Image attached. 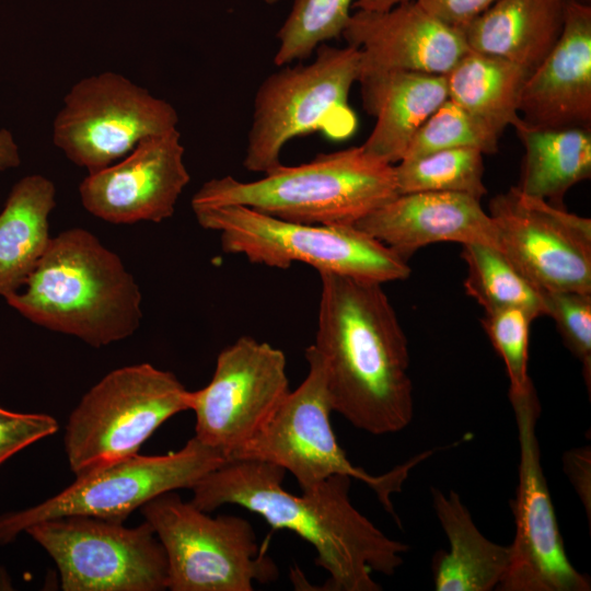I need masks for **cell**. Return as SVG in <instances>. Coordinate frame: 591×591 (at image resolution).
Segmentation results:
<instances>
[{
	"label": "cell",
	"mask_w": 591,
	"mask_h": 591,
	"mask_svg": "<svg viewBox=\"0 0 591 591\" xmlns=\"http://www.w3.org/2000/svg\"><path fill=\"white\" fill-rule=\"evenodd\" d=\"M357 228L405 260L433 243H483L499 248L495 223L480 200L460 193L401 194L360 219Z\"/></svg>",
	"instance_id": "cell-19"
},
{
	"label": "cell",
	"mask_w": 591,
	"mask_h": 591,
	"mask_svg": "<svg viewBox=\"0 0 591 591\" xmlns=\"http://www.w3.org/2000/svg\"><path fill=\"white\" fill-rule=\"evenodd\" d=\"M28 534L54 559L65 591L167 589L165 551L152 526L136 528L93 517L40 521Z\"/></svg>",
	"instance_id": "cell-11"
},
{
	"label": "cell",
	"mask_w": 591,
	"mask_h": 591,
	"mask_svg": "<svg viewBox=\"0 0 591 591\" xmlns=\"http://www.w3.org/2000/svg\"><path fill=\"white\" fill-rule=\"evenodd\" d=\"M569 0H498L459 26L470 50L511 61L531 73L563 32Z\"/></svg>",
	"instance_id": "cell-21"
},
{
	"label": "cell",
	"mask_w": 591,
	"mask_h": 591,
	"mask_svg": "<svg viewBox=\"0 0 591 591\" xmlns=\"http://www.w3.org/2000/svg\"><path fill=\"white\" fill-rule=\"evenodd\" d=\"M499 250L540 290L591 293V220L518 187L489 202Z\"/></svg>",
	"instance_id": "cell-15"
},
{
	"label": "cell",
	"mask_w": 591,
	"mask_h": 591,
	"mask_svg": "<svg viewBox=\"0 0 591 591\" xmlns=\"http://www.w3.org/2000/svg\"><path fill=\"white\" fill-rule=\"evenodd\" d=\"M408 0H355L352 8L357 10L384 11Z\"/></svg>",
	"instance_id": "cell-36"
},
{
	"label": "cell",
	"mask_w": 591,
	"mask_h": 591,
	"mask_svg": "<svg viewBox=\"0 0 591 591\" xmlns=\"http://www.w3.org/2000/svg\"><path fill=\"white\" fill-rule=\"evenodd\" d=\"M189 393L175 374L150 363L111 371L68 419L63 444L71 471L78 476L137 454L162 424L189 410Z\"/></svg>",
	"instance_id": "cell-8"
},
{
	"label": "cell",
	"mask_w": 591,
	"mask_h": 591,
	"mask_svg": "<svg viewBox=\"0 0 591 591\" xmlns=\"http://www.w3.org/2000/svg\"><path fill=\"white\" fill-rule=\"evenodd\" d=\"M4 299L31 322L96 348L131 336L142 317L132 275L81 228L51 237L23 290Z\"/></svg>",
	"instance_id": "cell-3"
},
{
	"label": "cell",
	"mask_w": 591,
	"mask_h": 591,
	"mask_svg": "<svg viewBox=\"0 0 591 591\" xmlns=\"http://www.w3.org/2000/svg\"><path fill=\"white\" fill-rule=\"evenodd\" d=\"M442 22L459 27L476 18L498 0H416Z\"/></svg>",
	"instance_id": "cell-34"
},
{
	"label": "cell",
	"mask_w": 591,
	"mask_h": 591,
	"mask_svg": "<svg viewBox=\"0 0 591 591\" xmlns=\"http://www.w3.org/2000/svg\"><path fill=\"white\" fill-rule=\"evenodd\" d=\"M354 0H293L278 33L277 66L309 58L316 48L341 36Z\"/></svg>",
	"instance_id": "cell-28"
},
{
	"label": "cell",
	"mask_w": 591,
	"mask_h": 591,
	"mask_svg": "<svg viewBox=\"0 0 591 591\" xmlns=\"http://www.w3.org/2000/svg\"><path fill=\"white\" fill-rule=\"evenodd\" d=\"M563 467L578 495L591 524V448L584 445L568 450L563 455Z\"/></svg>",
	"instance_id": "cell-33"
},
{
	"label": "cell",
	"mask_w": 591,
	"mask_h": 591,
	"mask_svg": "<svg viewBox=\"0 0 591 591\" xmlns=\"http://www.w3.org/2000/svg\"><path fill=\"white\" fill-rule=\"evenodd\" d=\"M289 391L285 354L242 336L219 352L211 381L189 393L195 437L229 460L266 424Z\"/></svg>",
	"instance_id": "cell-14"
},
{
	"label": "cell",
	"mask_w": 591,
	"mask_h": 591,
	"mask_svg": "<svg viewBox=\"0 0 591 591\" xmlns=\"http://www.w3.org/2000/svg\"><path fill=\"white\" fill-rule=\"evenodd\" d=\"M178 115L120 73L106 71L72 85L53 128V140L74 164L97 172L143 139L176 129Z\"/></svg>",
	"instance_id": "cell-12"
},
{
	"label": "cell",
	"mask_w": 591,
	"mask_h": 591,
	"mask_svg": "<svg viewBox=\"0 0 591 591\" xmlns=\"http://www.w3.org/2000/svg\"><path fill=\"white\" fill-rule=\"evenodd\" d=\"M499 138L485 121L448 99L417 130L402 161L453 148L493 154L498 151Z\"/></svg>",
	"instance_id": "cell-29"
},
{
	"label": "cell",
	"mask_w": 591,
	"mask_h": 591,
	"mask_svg": "<svg viewBox=\"0 0 591 591\" xmlns=\"http://www.w3.org/2000/svg\"><path fill=\"white\" fill-rule=\"evenodd\" d=\"M309 372L289 391L266 424L230 460H257L290 473L302 491L326 478L345 475L370 487L383 508L395 519L392 496L401 493L409 472L433 454L428 450L381 474L371 475L352 465L337 442L331 424L333 413L322 360L311 345L305 349Z\"/></svg>",
	"instance_id": "cell-7"
},
{
	"label": "cell",
	"mask_w": 591,
	"mask_h": 591,
	"mask_svg": "<svg viewBox=\"0 0 591 591\" xmlns=\"http://www.w3.org/2000/svg\"><path fill=\"white\" fill-rule=\"evenodd\" d=\"M519 114L532 127L590 128L591 4L569 0L559 39L525 80Z\"/></svg>",
	"instance_id": "cell-18"
},
{
	"label": "cell",
	"mask_w": 591,
	"mask_h": 591,
	"mask_svg": "<svg viewBox=\"0 0 591 591\" xmlns=\"http://www.w3.org/2000/svg\"><path fill=\"white\" fill-rule=\"evenodd\" d=\"M285 470L257 460H229L190 489V502L211 512L242 507L273 529L289 530L310 543L327 573L323 590L380 591L371 573L392 576L409 546L383 533L350 501L351 478L334 475L297 496L282 487Z\"/></svg>",
	"instance_id": "cell-1"
},
{
	"label": "cell",
	"mask_w": 591,
	"mask_h": 591,
	"mask_svg": "<svg viewBox=\"0 0 591 591\" xmlns=\"http://www.w3.org/2000/svg\"><path fill=\"white\" fill-rule=\"evenodd\" d=\"M21 163L19 147L13 135L0 129V172L19 166Z\"/></svg>",
	"instance_id": "cell-35"
},
{
	"label": "cell",
	"mask_w": 591,
	"mask_h": 591,
	"mask_svg": "<svg viewBox=\"0 0 591 591\" xmlns=\"http://www.w3.org/2000/svg\"><path fill=\"white\" fill-rule=\"evenodd\" d=\"M581 3L591 4V0H576Z\"/></svg>",
	"instance_id": "cell-38"
},
{
	"label": "cell",
	"mask_w": 591,
	"mask_h": 591,
	"mask_svg": "<svg viewBox=\"0 0 591 591\" xmlns=\"http://www.w3.org/2000/svg\"><path fill=\"white\" fill-rule=\"evenodd\" d=\"M546 315L557 326L563 341L582 366L588 393L591 389V293L543 290Z\"/></svg>",
	"instance_id": "cell-31"
},
{
	"label": "cell",
	"mask_w": 591,
	"mask_h": 591,
	"mask_svg": "<svg viewBox=\"0 0 591 591\" xmlns=\"http://www.w3.org/2000/svg\"><path fill=\"white\" fill-rule=\"evenodd\" d=\"M520 450L513 505L515 534L509 563L496 590L589 591L590 579L568 558L547 487L536 437L541 406L536 393L510 399Z\"/></svg>",
	"instance_id": "cell-13"
},
{
	"label": "cell",
	"mask_w": 591,
	"mask_h": 591,
	"mask_svg": "<svg viewBox=\"0 0 591 591\" xmlns=\"http://www.w3.org/2000/svg\"><path fill=\"white\" fill-rule=\"evenodd\" d=\"M57 420L47 414L16 413L0 407V465L32 443L54 434Z\"/></svg>",
	"instance_id": "cell-32"
},
{
	"label": "cell",
	"mask_w": 591,
	"mask_h": 591,
	"mask_svg": "<svg viewBox=\"0 0 591 591\" xmlns=\"http://www.w3.org/2000/svg\"><path fill=\"white\" fill-rule=\"evenodd\" d=\"M364 109L375 125L362 147L395 165L426 119L448 100L445 76L409 71L360 74Z\"/></svg>",
	"instance_id": "cell-20"
},
{
	"label": "cell",
	"mask_w": 591,
	"mask_h": 591,
	"mask_svg": "<svg viewBox=\"0 0 591 591\" xmlns=\"http://www.w3.org/2000/svg\"><path fill=\"white\" fill-rule=\"evenodd\" d=\"M534 318L518 309L485 313L482 325L501 357L509 379V399L535 393L529 376V337Z\"/></svg>",
	"instance_id": "cell-30"
},
{
	"label": "cell",
	"mask_w": 591,
	"mask_h": 591,
	"mask_svg": "<svg viewBox=\"0 0 591 591\" xmlns=\"http://www.w3.org/2000/svg\"><path fill=\"white\" fill-rule=\"evenodd\" d=\"M462 257L467 265L465 291L485 313L518 309L534 320L546 315L541 290L498 247L483 243L463 244Z\"/></svg>",
	"instance_id": "cell-26"
},
{
	"label": "cell",
	"mask_w": 591,
	"mask_h": 591,
	"mask_svg": "<svg viewBox=\"0 0 591 591\" xmlns=\"http://www.w3.org/2000/svg\"><path fill=\"white\" fill-rule=\"evenodd\" d=\"M525 154L518 188L560 206L565 194L591 176L590 128H537L523 120L514 128Z\"/></svg>",
	"instance_id": "cell-24"
},
{
	"label": "cell",
	"mask_w": 591,
	"mask_h": 591,
	"mask_svg": "<svg viewBox=\"0 0 591 591\" xmlns=\"http://www.w3.org/2000/svg\"><path fill=\"white\" fill-rule=\"evenodd\" d=\"M318 274L312 346L323 363L333 412L372 434L405 429L414 417L408 344L382 283Z\"/></svg>",
	"instance_id": "cell-2"
},
{
	"label": "cell",
	"mask_w": 591,
	"mask_h": 591,
	"mask_svg": "<svg viewBox=\"0 0 591 591\" xmlns=\"http://www.w3.org/2000/svg\"><path fill=\"white\" fill-rule=\"evenodd\" d=\"M260 1H263L266 4L273 5V4L277 3V2H279L280 0H260Z\"/></svg>",
	"instance_id": "cell-37"
},
{
	"label": "cell",
	"mask_w": 591,
	"mask_h": 591,
	"mask_svg": "<svg viewBox=\"0 0 591 591\" xmlns=\"http://www.w3.org/2000/svg\"><path fill=\"white\" fill-rule=\"evenodd\" d=\"M398 195L394 165L360 147L279 165L253 182L230 175L201 185L192 209L240 205L308 224H356Z\"/></svg>",
	"instance_id": "cell-4"
},
{
	"label": "cell",
	"mask_w": 591,
	"mask_h": 591,
	"mask_svg": "<svg viewBox=\"0 0 591 591\" xmlns=\"http://www.w3.org/2000/svg\"><path fill=\"white\" fill-rule=\"evenodd\" d=\"M227 461L219 450L194 436L176 452L137 453L95 467L36 506L0 514V545L13 542L33 524L55 518L85 515L124 522L132 511L164 493L192 489Z\"/></svg>",
	"instance_id": "cell-10"
},
{
	"label": "cell",
	"mask_w": 591,
	"mask_h": 591,
	"mask_svg": "<svg viewBox=\"0 0 591 591\" xmlns=\"http://www.w3.org/2000/svg\"><path fill=\"white\" fill-rule=\"evenodd\" d=\"M140 510L165 551L169 590L252 591L254 582L278 576L274 561L258 553L252 524L241 517H210L175 491Z\"/></svg>",
	"instance_id": "cell-9"
},
{
	"label": "cell",
	"mask_w": 591,
	"mask_h": 591,
	"mask_svg": "<svg viewBox=\"0 0 591 591\" xmlns=\"http://www.w3.org/2000/svg\"><path fill=\"white\" fill-rule=\"evenodd\" d=\"M341 36L361 53V72L409 71L445 76L468 51L461 31L416 0L384 11L357 10Z\"/></svg>",
	"instance_id": "cell-17"
},
{
	"label": "cell",
	"mask_w": 591,
	"mask_h": 591,
	"mask_svg": "<svg viewBox=\"0 0 591 591\" xmlns=\"http://www.w3.org/2000/svg\"><path fill=\"white\" fill-rule=\"evenodd\" d=\"M54 183L39 174L21 178L12 187L0 212V296L18 292L45 253L49 215L54 207Z\"/></svg>",
	"instance_id": "cell-23"
},
{
	"label": "cell",
	"mask_w": 591,
	"mask_h": 591,
	"mask_svg": "<svg viewBox=\"0 0 591 591\" xmlns=\"http://www.w3.org/2000/svg\"><path fill=\"white\" fill-rule=\"evenodd\" d=\"M529 74L511 61L470 50L445 74L448 99L501 136L522 123L519 103Z\"/></svg>",
	"instance_id": "cell-25"
},
{
	"label": "cell",
	"mask_w": 591,
	"mask_h": 591,
	"mask_svg": "<svg viewBox=\"0 0 591 591\" xmlns=\"http://www.w3.org/2000/svg\"><path fill=\"white\" fill-rule=\"evenodd\" d=\"M198 224L220 233L224 253L287 269L294 262L379 283L404 280L407 260L355 224H308L240 205L193 209Z\"/></svg>",
	"instance_id": "cell-5"
},
{
	"label": "cell",
	"mask_w": 591,
	"mask_h": 591,
	"mask_svg": "<svg viewBox=\"0 0 591 591\" xmlns=\"http://www.w3.org/2000/svg\"><path fill=\"white\" fill-rule=\"evenodd\" d=\"M432 506L449 541L437 551L432 575L437 591H491L500 583L508 563L509 545L488 540L454 490L444 494L431 487Z\"/></svg>",
	"instance_id": "cell-22"
},
{
	"label": "cell",
	"mask_w": 591,
	"mask_h": 591,
	"mask_svg": "<svg viewBox=\"0 0 591 591\" xmlns=\"http://www.w3.org/2000/svg\"><path fill=\"white\" fill-rule=\"evenodd\" d=\"M483 155L475 148H453L403 160L394 165L397 193H460L480 200L487 194Z\"/></svg>",
	"instance_id": "cell-27"
},
{
	"label": "cell",
	"mask_w": 591,
	"mask_h": 591,
	"mask_svg": "<svg viewBox=\"0 0 591 591\" xmlns=\"http://www.w3.org/2000/svg\"><path fill=\"white\" fill-rule=\"evenodd\" d=\"M184 152L177 129L141 140L127 155L82 181L83 207L115 224L171 218L190 181Z\"/></svg>",
	"instance_id": "cell-16"
},
{
	"label": "cell",
	"mask_w": 591,
	"mask_h": 591,
	"mask_svg": "<svg viewBox=\"0 0 591 591\" xmlns=\"http://www.w3.org/2000/svg\"><path fill=\"white\" fill-rule=\"evenodd\" d=\"M361 72L358 48H316L308 65L281 66L259 85L243 166L266 174L281 165L282 148L293 138L322 132L333 140L354 134L357 118L349 93Z\"/></svg>",
	"instance_id": "cell-6"
}]
</instances>
